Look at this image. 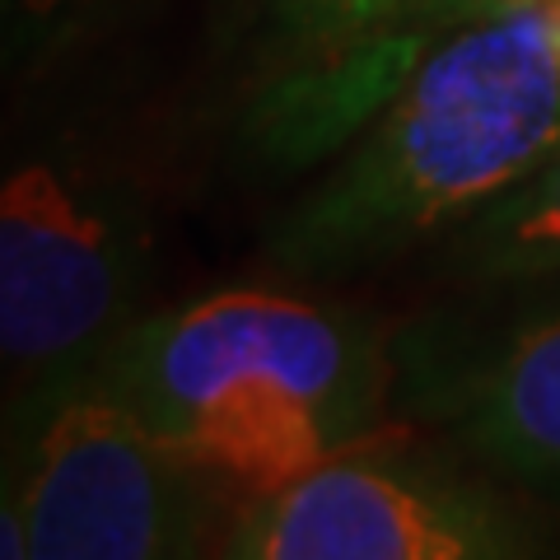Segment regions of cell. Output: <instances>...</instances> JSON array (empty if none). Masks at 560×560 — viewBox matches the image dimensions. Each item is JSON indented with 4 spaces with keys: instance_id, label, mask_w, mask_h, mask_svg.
I'll use <instances>...</instances> for the list:
<instances>
[{
    "instance_id": "cell-1",
    "label": "cell",
    "mask_w": 560,
    "mask_h": 560,
    "mask_svg": "<svg viewBox=\"0 0 560 560\" xmlns=\"http://www.w3.org/2000/svg\"><path fill=\"white\" fill-rule=\"evenodd\" d=\"M560 150L547 5L458 28L374 108L337 173L267 234L285 271L327 276L458 230Z\"/></svg>"
},
{
    "instance_id": "cell-2",
    "label": "cell",
    "mask_w": 560,
    "mask_h": 560,
    "mask_svg": "<svg viewBox=\"0 0 560 560\" xmlns=\"http://www.w3.org/2000/svg\"><path fill=\"white\" fill-rule=\"evenodd\" d=\"M98 374L164 444L243 500L364 444L393 383L360 318L261 290L127 327Z\"/></svg>"
},
{
    "instance_id": "cell-3",
    "label": "cell",
    "mask_w": 560,
    "mask_h": 560,
    "mask_svg": "<svg viewBox=\"0 0 560 560\" xmlns=\"http://www.w3.org/2000/svg\"><path fill=\"white\" fill-rule=\"evenodd\" d=\"M220 490L164 444L98 364L33 383L5 477L0 556L164 560L191 556Z\"/></svg>"
},
{
    "instance_id": "cell-4",
    "label": "cell",
    "mask_w": 560,
    "mask_h": 560,
    "mask_svg": "<svg viewBox=\"0 0 560 560\" xmlns=\"http://www.w3.org/2000/svg\"><path fill=\"white\" fill-rule=\"evenodd\" d=\"M150 224L121 178L33 160L0 197V350L43 383L90 370L131 327Z\"/></svg>"
},
{
    "instance_id": "cell-5",
    "label": "cell",
    "mask_w": 560,
    "mask_h": 560,
    "mask_svg": "<svg viewBox=\"0 0 560 560\" xmlns=\"http://www.w3.org/2000/svg\"><path fill=\"white\" fill-rule=\"evenodd\" d=\"M215 551L234 560H504L533 556L537 541L490 490L355 444L243 500Z\"/></svg>"
},
{
    "instance_id": "cell-6",
    "label": "cell",
    "mask_w": 560,
    "mask_h": 560,
    "mask_svg": "<svg viewBox=\"0 0 560 560\" xmlns=\"http://www.w3.org/2000/svg\"><path fill=\"white\" fill-rule=\"evenodd\" d=\"M420 393L434 388L440 411L471 453L533 495L560 504V308L533 313L471 355L420 350Z\"/></svg>"
},
{
    "instance_id": "cell-7",
    "label": "cell",
    "mask_w": 560,
    "mask_h": 560,
    "mask_svg": "<svg viewBox=\"0 0 560 560\" xmlns=\"http://www.w3.org/2000/svg\"><path fill=\"white\" fill-rule=\"evenodd\" d=\"M276 61V84L261 98L276 150H327L346 80L370 57L407 0H243Z\"/></svg>"
},
{
    "instance_id": "cell-8",
    "label": "cell",
    "mask_w": 560,
    "mask_h": 560,
    "mask_svg": "<svg viewBox=\"0 0 560 560\" xmlns=\"http://www.w3.org/2000/svg\"><path fill=\"white\" fill-rule=\"evenodd\" d=\"M453 257L471 280L490 285L560 276V150L533 178L463 220L453 230Z\"/></svg>"
},
{
    "instance_id": "cell-9",
    "label": "cell",
    "mask_w": 560,
    "mask_h": 560,
    "mask_svg": "<svg viewBox=\"0 0 560 560\" xmlns=\"http://www.w3.org/2000/svg\"><path fill=\"white\" fill-rule=\"evenodd\" d=\"M533 5H547V0H407L397 20L383 28V38L370 47V57L355 66V75L346 80L337 117H331V145L346 140L350 131H360L378 103L430 57V47H440L458 28L504 20V14Z\"/></svg>"
},
{
    "instance_id": "cell-10",
    "label": "cell",
    "mask_w": 560,
    "mask_h": 560,
    "mask_svg": "<svg viewBox=\"0 0 560 560\" xmlns=\"http://www.w3.org/2000/svg\"><path fill=\"white\" fill-rule=\"evenodd\" d=\"M90 0H5L10 14V51L28 47L33 38H57V28L70 24L75 14H84Z\"/></svg>"
},
{
    "instance_id": "cell-11",
    "label": "cell",
    "mask_w": 560,
    "mask_h": 560,
    "mask_svg": "<svg viewBox=\"0 0 560 560\" xmlns=\"http://www.w3.org/2000/svg\"><path fill=\"white\" fill-rule=\"evenodd\" d=\"M547 14H551V28H556V47H560V0H547Z\"/></svg>"
}]
</instances>
